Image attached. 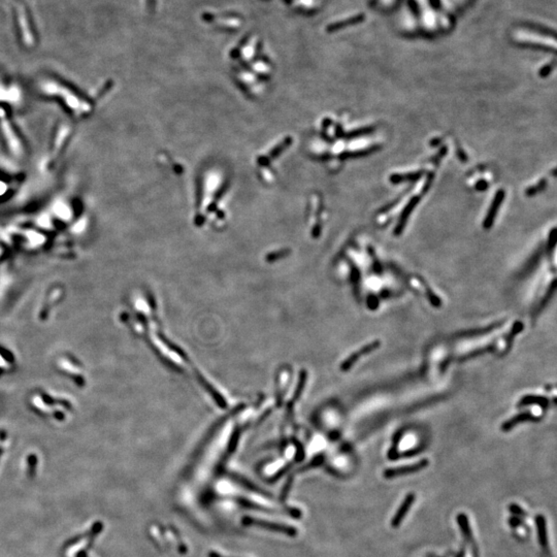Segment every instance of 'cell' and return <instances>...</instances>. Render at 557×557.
<instances>
[{"instance_id": "cell-2", "label": "cell", "mask_w": 557, "mask_h": 557, "mask_svg": "<svg viewBox=\"0 0 557 557\" xmlns=\"http://www.w3.org/2000/svg\"><path fill=\"white\" fill-rule=\"evenodd\" d=\"M427 466H428V460L427 459H422V460L418 461L416 463L410 464V466H405V467H401V468L386 470L384 472V477L390 479V478L404 476V475H407V474L416 473V472H419V471L425 469Z\"/></svg>"}, {"instance_id": "cell-8", "label": "cell", "mask_w": 557, "mask_h": 557, "mask_svg": "<svg viewBox=\"0 0 557 557\" xmlns=\"http://www.w3.org/2000/svg\"><path fill=\"white\" fill-rule=\"evenodd\" d=\"M495 349H497V345H495V344L488 345V346L483 347V348H479V349H477V350H474V351H472V352H470V353H468V354H466V355L461 356L460 360H469V359H472V358H474V357H478V356L484 355V354H486V353L494 352Z\"/></svg>"}, {"instance_id": "cell-3", "label": "cell", "mask_w": 557, "mask_h": 557, "mask_svg": "<svg viewBox=\"0 0 557 557\" xmlns=\"http://www.w3.org/2000/svg\"><path fill=\"white\" fill-rule=\"evenodd\" d=\"M541 420V418L536 417L535 415H533L531 412H523L520 413L514 417L511 418V419L507 420L506 422L503 423L502 425V429L504 431H509L512 428H514L517 424L521 423V422H526V421H534V422H538Z\"/></svg>"}, {"instance_id": "cell-11", "label": "cell", "mask_w": 557, "mask_h": 557, "mask_svg": "<svg viewBox=\"0 0 557 557\" xmlns=\"http://www.w3.org/2000/svg\"><path fill=\"white\" fill-rule=\"evenodd\" d=\"M79 557H88V556H86V554H84V553H81V554L79 555Z\"/></svg>"}, {"instance_id": "cell-5", "label": "cell", "mask_w": 557, "mask_h": 557, "mask_svg": "<svg viewBox=\"0 0 557 557\" xmlns=\"http://www.w3.org/2000/svg\"><path fill=\"white\" fill-rule=\"evenodd\" d=\"M414 500H415L414 494H409L408 497L406 498L404 504L401 505V507H400L399 510L397 511V513L395 514V517H394L393 520L391 521V525L393 526V528H397V526L400 524V522H401L402 520H404L406 514L408 513V511L410 510L412 504L414 503Z\"/></svg>"}, {"instance_id": "cell-1", "label": "cell", "mask_w": 557, "mask_h": 557, "mask_svg": "<svg viewBox=\"0 0 557 557\" xmlns=\"http://www.w3.org/2000/svg\"><path fill=\"white\" fill-rule=\"evenodd\" d=\"M380 346H381V340H379V339H376V340H374V342H371V343L363 346L360 350L356 351L355 353H353L349 356V357L342 363V365H340V369H342L343 371H347V370L351 369V367L356 362H357L362 357V356H365V355L373 353L374 351L379 349Z\"/></svg>"}, {"instance_id": "cell-6", "label": "cell", "mask_w": 557, "mask_h": 557, "mask_svg": "<svg viewBox=\"0 0 557 557\" xmlns=\"http://www.w3.org/2000/svg\"><path fill=\"white\" fill-rule=\"evenodd\" d=\"M530 405H539L541 408H543L544 410H546L549 407V399L545 396L525 395L520 399L518 407L521 408V407L530 406Z\"/></svg>"}, {"instance_id": "cell-7", "label": "cell", "mask_w": 557, "mask_h": 557, "mask_svg": "<svg viewBox=\"0 0 557 557\" xmlns=\"http://www.w3.org/2000/svg\"><path fill=\"white\" fill-rule=\"evenodd\" d=\"M523 328H524V325H523V323L520 322V321H517V322H515V323L513 324L512 328H511L510 332H509L508 335H507L505 353H508V352H509V350L511 349V347H512V344H513L514 338L516 337V335H517L518 333H520V332L523 330Z\"/></svg>"}, {"instance_id": "cell-9", "label": "cell", "mask_w": 557, "mask_h": 557, "mask_svg": "<svg viewBox=\"0 0 557 557\" xmlns=\"http://www.w3.org/2000/svg\"><path fill=\"white\" fill-rule=\"evenodd\" d=\"M504 324V321L501 322H497L492 325H489L486 328H479V329H475V330H470V331H466L463 334H461V336H475V335H482L485 333H488L494 329H497L499 327H501L502 325Z\"/></svg>"}, {"instance_id": "cell-4", "label": "cell", "mask_w": 557, "mask_h": 557, "mask_svg": "<svg viewBox=\"0 0 557 557\" xmlns=\"http://www.w3.org/2000/svg\"><path fill=\"white\" fill-rule=\"evenodd\" d=\"M101 530H102V525H101L100 523L95 524L94 526H93L92 531H91L88 535H86L81 541L77 542V543H75L71 548L68 549V551H67V556H68V557H73L77 552H79V550H81L84 546L88 545L89 542H91V540H92L93 538H94Z\"/></svg>"}, {"instance_id": "cell-10", "label": "cell", "mask_w": 557, "mask_h": 557, "mask_svg": "<svg viewBox=\"0 0 557 557\" xmlns=\"http://www.w3.org/2000/svg\"><path fill=\"white\" fill-rule=\"evenodd\" d=\"M420 281H421V283L423 284V287H424V289H425V292H426V296H427V298H428L429 302H430V303H431V304H432L433 306H436V307H440V306L442 305V301H441V299H440V298H439V297H438V296L436 295V294H435V293H433V292L431 291V289L429 288V286L427 285V283H426V282H424L423 280H421V278H420Z\"/></svg>"}]
</instances>
